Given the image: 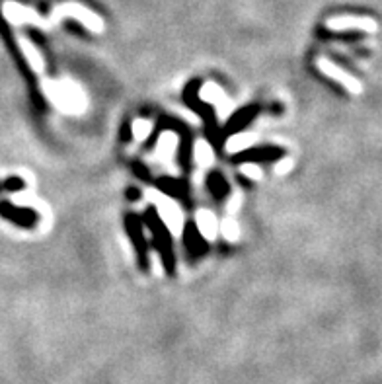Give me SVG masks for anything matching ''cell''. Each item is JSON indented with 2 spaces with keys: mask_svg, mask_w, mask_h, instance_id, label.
<instances>
[{
  "mask_svg": "<svg viewBox=\"0 0 382 384\" xmlns=\"http://www.w3.org/2000/svg\"><path fill=\"white\" fill-rule=\"evenodd\" d=\"M63 18H73V20L86 26V28L94 31V33H102V31H104V20L97 14H94L92 10H88V8L83 6V4H76V2H65V4H60L57 10H53V16L49 23H47V28H51L53 23L60 22Z\"/></svg>",
  "mask_w": 382,
  "mask_h": 384,
  "instance_id": "1",
  "label": "cell"
},
{
  "mask_svg": "<svg viewBox=\"0 0 382 384\" xmlns=\"http://www.w3.org/2000/svg\"><path fill=\"white\" fill-rule=\"evenodd\" d=\"M46 94L65 112H80L86 106V98L73 82H46Z\"/></svg>",
  "mask_w": 382,
  "mask_h": 384,
  "instance_id": "2",
  "label": "cell"
},
{
  "mask_svg": "<svg viewBox=\"0 0 382 384\" xmlns=\"http://www.w3.org/2000/svg\"><path fill=\"white\" fill-rule=\"evenodd\" d=\"M316 67H318V70H322L328 78L341 84L345 90H349L351 94H359V92L363 90V86H361V82L355 78V76H351L349 73H345L344 68L339 67V65H336V63H331L330 59L318 57V59H316Z\"/></svg>",
  "mask_w": 382,
  "mask_h": 384,
  "instance_id": "3",
  "label": "cell"
},
{
  "mask_svg": "<svg viewBox=\"0 0 382 384\" xmlns=\"http://www.w3.org/2000/svg\"><path fill=\"white\" fill-rule=\"evenodd\" d=\"M330 31H367L375 33L378 23L373 18H361V16H337L326 22Z\"/></svg>",
  "mask_w": 382,
  "mask_h": 384,
  "instance_id": "4",
  "label": "cell"
},
{
  "mask_svg": "<svg viewBox=\"0 0 382 384\" xmlns=\"http://www.w3.org/2000/svg\"><path fill=\"white\" fill-rule=\"evenodd\" d=\"M4 18L8 22L16 23V26H22V23H33V26H43L46 28V20L30 6H23L18 2H6L2 6Z\"/></svg>",
  "mask_w": 382,
  "mask_h": 384,
  "instance_id": "5",
  "label": "cell"
},
{
  "mask_svg": "<svg viewBox=\"0 0 382 384\" xmlns=\"http://www.w3.org/2000/svg\"><path fill=\"white\" fill-rule=\"evenodd\" d=\"M178 146H180V139L174 131H166L160 135L156 143V149H154V159L160 162L162 166L172 164L174 156L178 152Z\"/></svg>",
  "mask_w": 382,
  "mask_h": 384,
  "instance_id": "6",
  "label": "cell"
},
{
  "mask_svg": "<svg viewBox=\"0 0 382 384\" xmlns=\"http://www.w3.org/2000/svg\"><path fill=\"white\" fill-rule=\"evenodd\" d=\"M156 207L160 211V217L166 223V226L172 230L174 234H178L181 230V211L178 205L174 203L172 199H166V197H156Z\"/></svg>",
  "mask_w": 382,
  "mask_h": 384,
  "instance_id": "7",
  "label": "cell"
},
{
  "mask_svg": "<svg viewBox=\"0 0 382 384\" xmlns=\"http://www.w3.org/2000/svg\"><path fill=\"white\" fill-rule=\"evenodd\" d=\"M199 98L203 100V102H207V104H217L218 106V115L221 117H225L226 112H225V92L218 88L217 84H205L201 88V92H199Z\"/></svg>",
  "mask_w": 382,
  "mask_h": 384,
  "instance_id": "8",
  "label": "cell"
},
{
  "mask_svg": "<svg viewBox=\"0 0 382 384\" xmlns=\"http://www.w3.org/2000/svg\"><path fill=\"white\" fill-rule=\"evenodd\" d=\"M18 43H20V49H22V53L26 55V59L30 63V67L36 70V73H43V68H46V63H43V55L39 49L33 47L28 38H18Z\"/></svg>",
  "mask_w": 382,
  "mask_h": 384,
  "instance_id": "9",
  "label": "cell"
},
{
  "mask_svg": "<svg viewBox=\"0 0 382 384\" xmlns=\"http://www.w3.org/2000/svg\"><path fill=\"white\" fill-rule=\"evenodd\" d=\"M197 228H199V233H201L207 240H215V236H217L218 233L217 217L211 211L201 209V211L197 213Z\"/></svg>",
  "mask_w": 382,
  "mask_h": 384,
  "instance_id": "10",
  "label": "cell"
},
{
  "mask_svg": "<svg viewBox=\"0 0 382 384\" xmlns=\"http://www.w3.org/2000/svg\"><path fill=\"white\" fill-rule=\"evenodd\" d=\"M254 144V135H250V133H242V135H234L228 139V143H226V151L228 152H242L250 149Z\"/></svg>",
  "mask_w": 382,
  "mask_h": 384,
  "instance_id": "11",
  "label": "cell"
},
{
  "mask_svg": "<svg viewBox=\"0 0 382 384\" xmlns=\"http://www.w3.org/2000/svg\"><path fill=\"white\" fill-rule=\"evenodd\" d=\"M193 154H195V160H197V164L203 166V168L211 166V164H213V160H215L213 149H211L209 144L205 143V141H199V143L195 144Z\"/></svg>",
  "mask_w": 382,
  "mask_h": 384,
  "instance_id": "12",
  "label": "cell"
},
{
  "mask_svg": "<svg viewBox=\"0 0 382 384\" xmlns=\"http://www.w3.org/2000/svg\"><path fill=\"white\" fill-rule=\"evenodd\" d=\"M150 131H152V123H150V121L139 119L133 123V135H135L139 141H144V139L150 135Z\"/></svg>",
  "mask_w": 382,
  "mask_h": 384,
  "instance_id": "13",
  "label": "cell"
},
{
  "mask_svg": "<svg viewBox=\"0 0 382 384\" xmlns=\"http://www.w3.org/2000/svg\"><path fill=\"white\" fill-rule=\"evenodd\" d=\"M223 234H225V238H228V240H236L238 238V225L233 219H226L223 223Z\"/></svg>",
  "mask_w": 382,
  "mask_h": 384,
  "instance_id": "14",
  "label": "cell"
},
{
  "mask_svg": "<svg viewBox=\"0 0 382 384\" xmlns=\"http://www.w3.org/2000/svg\"><path fill=\"white\" fill-rule=\"evenodd\" d=\"M240 172L244 174L246 178H250V180H260L262 178V170H260V166L255 164H242L240 166Z\"/></svg>",
  "mask_w": 382,
  "mask_h": 384,
  "instance_id": "15",
  "label": "cell"
},
{
  "mask_svg": "<svg viewBox=\"0 0 382 384\" xmlns=\"http://www.w3.org/2000/svg\"><path fill=\"white\" fill-rule=\"evenodd\" d=\"M291 164H292V162H291V160H289V159H285V160H283V162H279L277 172H279V174H285L287 170H289V168H291Z\"/></svg>",
  "mask_w": 382,
  "mask_h": 384,
  "instance_id": "16",
  "label": "cell"
}]
</instances>
